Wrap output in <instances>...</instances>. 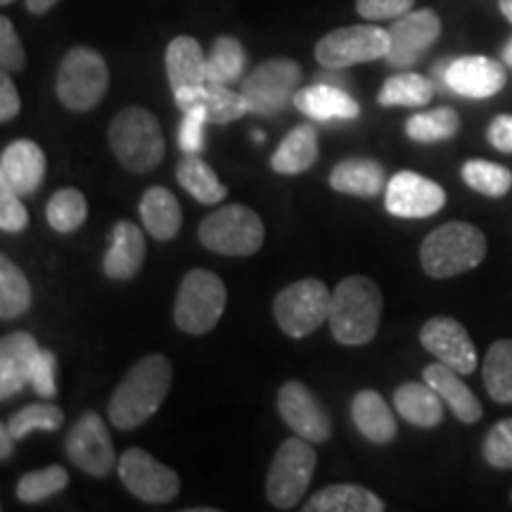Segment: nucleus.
<instances>
[{
  "instance_id": "1",
  "label": "nucleus",
  "mask_w": 512,
  "mask_h": 512,
  "mask_svg": "<svg viewBox=\"0 0 512 512\" xmlns=\"http://www.w3.org/2000/svg\"><path fill=\"white\" fill-rule=\"evenodd\" d=\"M174 380V366L162 354H150L128 370L119 387L114 389L110 408V422L119 430H136L155 415L166 399Z\"/></svg>"
},
{
  "instance_id": "2",
  "label": "nucleus",
  "mask_w": 512,
  "mask_h": 512,
  "mask_svg": "<svg viewBox=\"0 0 512 512\" xmlns=\"http://www.w3.org/2000/svg\"><path fill=\"white\" fill-rule=\"evenodd\" d=\"M382 318V292L366 275L344 278L332 292L330 330L344 347L373 342Z\"/></svg>"
},
{
  "instance_id": "3",
  "label": "nucleus",
  "mask_w": 512,
  "mask_h": 512,
  "mask_svg": "<svg viewBox=\"0 0 512 512\" xmlns=\"http://www.w3.org/2000/svg\"><path fill=\"white\" fill-rule=\"evenodd\" d=\"M486 238L477 226L451 221L432 230L420 247V264L430 278L444 280L472 271L484 261Z\"/></svg>"
},
{
  "instance_id": "4",
  "label": "nucleus",
  "mask_w": 512,
  "mask_h": 512,
  "mask_svg": "<svg viewBox=\"0 0 512 512\" xmlns=\"http://www.w3.org/2000/svg\"><path fill=\"white\" fill-rule=\"evenodd\" d=\"M110 147L131 174H150L164 159L162 126L143 107H126L112 119Z\"/></svg>"
},
{
  "instance_id": "5",
  "label": "nucleus",
  "mask_w": 512,
  "mask_h": 512,
  "mask_svg": "<svg viewBox=\"0 0 512 512\" xmlns=\"http://www.w3.org/2000/svg\"><path fill=\"white\" fill-rule=\"evenodd\" d=\"M107 88H110V69L98 50L76 46L62 57L55 91L67 110H93L105 98Z\"/></svg>"
},
{
  "instance_id": "6",
  "label": "nucleus",
  "mask_w": 512,
  "mask_h": 512,
  "mask_svg": "<svg viewBox=\"0 0 512 512\" xmlns=\"http://www.w3.org/2000/svg\"><path fill=\"white\" fill-rule=\"evenodd\" d=\"M226 302L228 292L219 275L207 268H195V271L185 273L174 304L178 330L188 332V335H207L219 325Z\"/></svg>"
},
{
  "instance_id": "7",
  "label": "nucleus",
  "mask_w": 512,
  "mask_h": 512,
  "mask_svg": "<svg viewBox=\"0 0 512 512\" xmlns=\"http://www.w3.org/2000/svg\"><path fill=\"white\" fill-rule=\"evenodd\" d=\"M200 242L209 252L223 256H252L266 238L264 221L245 204H228L200 223Z\"/></svg>"
},
{
  "instance_id": "8",
  "label": "nucleus",
  "mask_w": 512,
  "mask_h": 512,
  "mask_svg": "<svg viewBox=\"0 0 512 512\" xmlns=\"http://www.w3.org/2000/svg\"><path fill=\"white\" fill-rule=\"evenodd\" d=\"M316 472V451L302 437L285 439L275 451L266 479V496L273 508L292 510L302 501Z\"/></svg>"
},
{
  "instance_id": "9",
  "label": "nucleus",
  "mask_w": 512,
  "mask_h": 512,
  "mask_svg": "<svg viewBox=\"0 0 512 512\" xmlns=\"http://www.w3.org/2000/svg\"><path fill=\"white\" fill-rule=\"evenodd\" d=\"M332 292L323 280L304 278L280 290L273 302V313L287 337L302 339L318 330L330 318Z\"/></svg>"
},
{
  "instance_id": "10",
  "label": "nucleus",
  "mask_w": 512,
  "mask_h": 512,
  "mask_svg": "<svg viewBox=\"0 0 512 512\" xmlns=\"http://www.w3.org/2000/svg\"><path fill=\"white\" fill-rule=\"evenodd\" d=\"M392 48L387 29L375 24L342 27L323 36L316 46V60L328 69H347L354 64L384 60Z\"/></svg>"
},
{
  "instance_id": "11",
  "label": "nucleus",
  "mask_w": 512,
  "mask_h": 512,
  "mask_svg": "<svg viewBox=\"0 0 512 512\" xmlns=\"http://www.w3.org/2000/svg\"><path fill=\"white\" fill-rule=\"evenodd\" d=\"M299 81H302V67L294 60H266L242 81L240 93L245 95L249 112L259 117H273L283 112L294 100Z\"/></svg>"
},
{
  "instance_id": "12",
  "label": "nucleus",
  "mask_w": 512,
  "mask_h": 512,
  "mask_svg": "<svg viewBox=\"0 0 512 512\" xmlns=\"http://www.w3.org/2000/svg\"><path fill=\"white\" fill-rule=\"evenodd\" d=\"M117 472L121 484L145 503H169L181 491V477L143 448H128L119 458Z\"/></svg>"
},
{
  "instance_id": "13",
  "label": "nucleus",
  "mask_w": 512,
  "mask_h": 512,
  "mask_svg": "<svg viewBox=\"0 0 512 512\" xmlns=\"http://www.w3.org/2000/svg\"><path fill=\"white\" fill-rule=\"evenodd\" d=\"M64 451L79 470L91 477H107L119 463L105 420L98 413H83L64 441Z\"/></svg>"
},
{
  "instance_id": "14",
  "label": "nucleus",
  "mask_w": 512,
  "mask_h": 512,
  "mask_svg": "<svg viewBox=\"0 0 512 512\" xmlns=\"http://www.w3.org/2000/svg\"><path fill=\"white\" fill-rule=\"evenodd\" d=\"M444 204V188L415 171H399L384 188V209L396 219H427L439 214Z\"/></svg>"
},
{
  "instance_id": "15",
  "label": "nucleus",
  "mask_w": 512,
  "mask_h": 512,
  "mask_svg": "<svg viewBox=\"0 0 512 512\" xmlns=\"http://www.w3.org/2000/svg\"><path fill=\"white\" fill-rule=\"evenodd\" d=\"M441 36V19L434 10H411L408 15L394 19L389 38L392 48L384 60L394 69H408L425 57Z\"/></svg>"
},
{
  "instance_id": "16",
  "label": "nucleus",
  "mask_w": 512,
  "mask_h": 512,
  "mask_svg": "<svg viewBox=\"0 0 512 512\" xmlns=\"http://www.w3.org/2000/svg\"><path fill=\"white\" fill-rule=\"evenodd\" d=\"M278 413L297 437L311 441V444H323L330 439V415L306 384L290 380L280 387Z\"/></svg>"
},
{
  "instance_id": "17",
  "label": "nucleus",
  "mask_w": 512,
  "mask_h": 512,
  "mask_svg": "<svg viewBox=\"0 0 512 512\" xmlns=\"http://www.w3.org/2000/svg\"><path fill=\"white\" fill-rule=\"evenodd\" d=\"M420 342L439 363L453 368L460 375H472L477 370V349L470 332L456 318H430L420 330Z\"/></svg>"
},
{
  "instance_id": "18",
  "label": "nucleus",
  "mask_w": 512,
  "mask_h": 512,
  "mask_svg": "<svg viewBox=\"0 0 512 512\" xmlns=\"http://www.w3.org/2000/svg\"><path fill=\"white\" fill-rule=\"evenodd\" d=\"M439 74L448 91L472 100L494 98L508 81L503 64L484 55H467L448 64H439Z\"/></svg>"
},
{
  "instance_id": "19",
  "label": "nucleus",
  "mask_w": 512,
  "mask_h": 512,
  "mask_svg": "<svg viewBox=\"0 0 512 512\" xmlns=\"http://www.w3.org/2000/svg\"><path fill=\"white\" fill-rule=\"evenodd\" d=\"M46 178V155L34 140H15L0 157V183L10 185L19 197L34 195Z\"/></svg>"
},
{
  "instance_id": "20",
  "label": "nucleus",
  "mask_w": 512,
  "mask_h": 512,
  "mask_svg": "<svg viewBox=\"0 0 512 512\" xmlns=\"http://www.w3.org/2000/svg\"><path fill=\"white\" fill-rule=\"evenodd\" d=\"M41 347L29 332H10L0 342V396L10 399L31 384Z\"/></svg>"
},
{
  "instance_id": "21",
  "label": "nucleus",
  "mask_w": 512,
  "mask_h": 512,
  "mask_svg": "<svg viewBox=\"0 0 512 512\" xmlns=\"http://www.w3.org/2000/svg\"><path fill=\"white\" fill-rule=\"evenodd\" d=\"M145 238L143 230L131 221L114 223L110 233V247L102 259V271L112 280H131L138 275L145 261Z\"/></svg>"
},
{
  "instance_id": "22",
  "label": "nucleus",
  "mask_w": 512,
  "mask_h": 512,
  "mask_svg": "<svg viewBox=\"0 0 512 512\" xmlns=\"http://www.w3.org/2000/svg\"><path fill=\"white\" fill-rule=\"evenodd\" d=\"M294 107L318 124H332V121H351L361 114L358 102L344 93L342 88L316 83V86L302 88L294 93Z\"/></svg>"
},
{
  "instance_id": "23",
  "label": "nucleus",
  "mask_w": 512,
  "mask_h": 512,
  "mask_svg": "<svg viewBox=\"0 0 512 512\" xmlns=\"http://www.w3.org/2000/svg\"><path fill=\"white\" fill-rule=\"evenodd\" d=\"M422 377H425V382L430 384V387L437 389L441 401L446 403L448 411L456 415L460 422L472 425V422L482 418V403H479L477 396L472 394V389L467 387L463 377H460L456 370L437 361L422 370Z\"/></svg>"
},
{
  "instance_id": "24",
  "label": "nucleus",
  "mask_w": 512,
  "mask_h": 512,
  "mask_svg": "<svg viewBox=\"0 0 512 512\" xmlns=\"http://www.w3.org/2000/svg\"><path fill=\"white\" fill-rule=\"evenodd\" d=\"M164 62L174 93L183 91V88H200L207 83V57L192 36L174 38L166 48Z\"/></svg>"
},
{
  "instance_id": "25",
  "label": "nucleus",
  "mask_w": 512,
  "mask_h": 512,
  "mask_svg": "<svg viewBox=\"0 0 512 512\" xmlns=\"http://www.w3.org/2000/svg\"><path fill=\"white\" fill-rule=\"evenodd\" d=\"M387 171L377 159L354 157L339 162L330 174V188L342 195L375 197L387 188Z\"/></svg>"
},
{
  "instance_id": "26",
  "label": "nucleus",
  "mask_w": 512,
  "mask_h": 512,
  "mask_svg": "<svg viewBox=\"0 0 512 512\" xmlns=\"http://www.w3.org/2000/svg\"><path fill=\"white\" fill-rule=\"evenodd\" d=\"M394 408L406 422L430 430L444 420L446 403L427 382H406L394 392Z\"/></svg>"
},
{
  "instance_id": "27",
  "label": "nucleus",
  "mask_w": 512,
  "mask_h": 512,
  "mask_svg": "<svg viewBox=\"0 0 512 512\" xmlns=\"http://www.w3.org/2000/svg\"><path fill=\"white\" fill-rule=\"evenodd\" d=\"M351 418H354L358 432L373 444H389L396 437V430H399L392 408L375 389H363L354 396Z\"/></svg>"
},
{
  "instance_id": "28",
  "label": "nucleus",
  "mask_w": 512,
  "mask_h": 512,
  "mask_svg": "<svg viewBox=\"0 0 512 512\" xmlns=\"http://www.w3.org/2000/svg\"><path fill=\"white\" fill-rule=\"evenodd\" d=\"M140 219H143V226L152 238L159 242H169L181 230V204H178L174 192L162 188V185H155L140 200Z\"/></svg>"
},
{
  "instance_id": "29",
  "label": "nucleus",
  "mask_w": 512,
  "mask_h": 512,
  "mask_svg": "<svg viewBox=\"0 0 512 512\" xmlns=\"http://www.w3.org/2000/svg\"><path fill=\"white\" fill-rule=\"evenodd\" d=\"M318 159V133L313 124L292 128L278 145L271 157V169L275 174L297 176L309 171Z\"/></svg>"
},
{
  "instance_id": "30",
  "label": "nucleus",
  "mask_w": 512,
  "mask_h": 512,
  "mask_svg": "<svg viewBox=\"0 0 512 512\" xmlns=\"http://www.w3.org/2000/svg\"><path fill=\"white\" fill-rule=\"evenodd\" d=\"M306 512H382L384 503L380 496L361 484H332L318 491L309 503Z\"/></svg>"
},
{
  "instance_id": "31",
  "label": "nucleus",
  "mask_w": 512,
  "mask_h": 512,
  "mask_svg": "<svg viewBox=\"0 0 512 512\" xmlns=\"http://www.w3.org/2000/svg\"><path fill=\"white\" fill-rule=\"evenodd\" d=\"M176 178L181 188L200 204H219L228 195L226 185L207 162H202L200 155H185L176 169Z\"/></svg>"
},
{
  "instance_id": "32",
  "label": "nucleus",
  "mask_w": 512,
  "mask_h": 512,
  "mask_svg": "<svg viewBox=\"0 0 512 512\" xmlns=\"http://www.w3.org/2000/svg\"><path fill=\"white\" fill-rule=\"evenodd\" d=\"M247 67V53L242 43L233 36H219L207 57V83L230 86L242 79Z\"/></svg>"
},
{
  "instance_id": "33",
  "label": "nucleus",
  "mask_w": 512,
  "mask_h": 512,
  "mask_svg": "<svg viewBox=\"0 0 512 512\" xmlns=\"http://www.w3.org/2000/svg\"><path fill=\"white\" fill-rule=\"evenodd\" d=\"M434 83L415 72L396 74L384 81L377 102L382 107H422L432 100Z\"/></svg>"
},
{
  "instance_id": "34",
  "label": "nucleus",
  "mask_w": 512,
  "mask_h": 512,
  "mask_svg": "<svg viewBox=\"0 0 512 512\" xmlns=\"http://www.w3.org/2000/svg\"><path fill=\"white\" fill-rule=\"evenodd\" d=\"M484 387L498 403H512V339H498L484 358Z\"/></svg>"
},
{
  "instance_id": "35",
  "label": "nucleus",
  "mask_w": 512,
  "mask_h": 512,
  "mask_svg": "<svg viewBox=\"0 0 512 512\" xmlns=\"http://www.w3.org/2000/svg\"><path fill=\"white\" fill-rule=\"evenodd\" d=\"M31 306V285L27 275L12 264L8 256H0V318L10 320L27 313Z\"/></svg>"
},
{
  "instance_id": "36",
  "label": "nucleus",
  "mask_w": 512,
  "mask_h": 512,
  "mask_svg": "<svg viewBox=\"0 0 512 512\" xmlns=\"http://www.w3.org/2000/svg\"><path fill=\"white\" fill-rule=\"evenodd\" d=\"M460 131V117L451 107H437L432 112L415 114L406 121V136L415 143H441Z\"/></svg>"
},
{
  "instance_id": "37",
  "label": "nucleus",
  "mask_w": 512,
  "mask_h": 512,
  "mask_svg": "<svg viewBox=\"0 0 512 512\" xmlns=\"http://www.w3.org/2000/svg\"><path fill=\"white\" fill-rule=\"evenodd\" d=\"M46 219L50 228L57 233H74L79 230L88 219V204L86 197L76 188H62L57 190L48 200Z\"/></svg>"
},
{
  "instance_id": "38",
  "label": "nucleus",
  "mask_w": 512,
  "mask_h": 512,
  "mask_svg": "<svg viewBox=\"0 0 512 512\" xmlns=\"http://www.w3.org/2000/svg\"><path fill=\"white\" fill-rule=\"evenodd\" d=\"M463 181L486 197H505L512 188V171L503 164L489 162V159H470L463 164Z\"/></svg>"
},
{
  "instance_id": "39",
  "label": "nucleus",
  "mask_w": 512,
  "mask_h": 512,
  "mask_svg": "<svg viewBox=\"0 0 512 512\" xmlns=\"http://www.w3.org/2000/svg\"><path fill=\"white\" fill-rule=\"evenodd\" d=\"M200 105L207 112L209 124H230V121L242 119L249 112L245 95L230 91L228 86H219V83H207L202 88Z\"/></svg>"
},
{
  "instance_id": "40",
  "label": "nucleus",
  "mask_w": 512,
  "mask_h": 512,
  "mask_svg": "<svg viewBox=\"0 0 512 512\" xmlns=\"http://www.w3.org/2000/svg\"><path fill=\"white\" fill-rule=\"evenodd\" d=\"M62 422L64 413L60 406H55V403H31V406H24L22 411L12 415L10 422H5V425H8L12 437L24 439L36 430L57 432L62 427Z\"/></svg>"
},
{
  "instance_id": "41",
  "label": "nucleus",
  "mask_w": 512,
  "mask_h": 512,
  "mask_svg": "<svg viewBox=\"0 0 512 512\" xmlns=\"http://www.w3.org/2000/svg\"><path fill=\"white\" fill-rule=\"evenodd\" d=\"M69 475L60 465H48L46 470L27 472L17 484V498L22 503H41L46 498L67 489Z\"/></svg>"
},
{
  "instance_id": "42",
  "label": "nucleus",
  "mask_w": 512,
  "mask_h": 512,
  "mask_svg": "<svg viewBox=\"0 0 512 512\" xmlns=\"http://www.w3.org/2000/svg\"><path fill=\"white\" fill-rule=\"evenodd\" d=\"M484 460L496 470H512V418L491 427L484 439Z\"/></svg>"
},
{
  "instance_id": "43",
  "label": "nucleus",
  "mask_w": 512,
  "mask_h": 512,
  "mask_svg": "<svg viewBox=\"0 0 512 512\" xmlns=\"http://www.w3.org/2000/svg\"><path fill=\"white\" fill-rule=\"evenodd\" d=\"M207 124V112L202 105L183 112V124L178 128V147L183 155H200L204 150V126Z\"/></svg>"
},
{
  "instance_id": "44",
  "label": "nucleus",
  "mask_w": 512,
  "mask_h": 512,
  "mask_svg": "<svg viewBox=\"0 0 512 512\" xmlns=\"http://www.w3.org/2000/svg\"><path fill=\"white\" fill-rule=\"evenodd\" d=\"M24 60H27V55H24V46L19 41L15 24L8 17H3L0 19V67L8 74L22 72Z\"/></svg>"
},
{
  "instance_id": "45",
  "label": "nucleus",
  "mask_w": 512,
  "mask_h": 512,
  "mask_svg": "<svg viewBox=\"0 0 512 512\" xmlns=\"http://www.w3.org/2000/svg\"><path fill=\"white\" fill-rule=\"evenodd\" d=\"M29 223V214L22 200L10 185L0 183V228L5 233H22Z\"/></svg>"
},
{
  "instance_id": "46",
  "label": "nucleus",
  "mask_w": 512,
  "mask_h": 512,
  "mask_svg": "<svg viewBox=\"0 0 512 512\" xmlns=\"http://www.w3.org/2000/svg\"><path fill=\"white\" fill-rule=\"evenodd\" d=\"M415 0H356V12L368 22L399 19L413 10Z\"/></svg>"
},
{
  "instance_id": "47",
  "label": "nucleus",
  "mask_w": 512,
  "mask_h": 512,
  "mask_svg": "<svg viewBox=\"0 0 512 512\" xmlns=\"http://www.w3.org/2000/svg\"><path fill=\"white\" fill-rule=\"evenodd\" d=\"M55 375H57L55 354L48 349H41V354L36 358L34 373H31V387H34V392L38 396H43V399H53L57 394Z\"/></svg>"
},
{
  "instance_id": "48",
  "label": "nucleus",
  "mask_w": 512,
  "mask_h": 512,
  "mask_svg": "<svg viewBox=\"0 0 512 512\" xmlns=\"http://www.w3.org/2000/svg\"><path fill=\"white\" fill-rule=\"evenodd\" d=\"M19 110H22V100H19L15 83H12L8 72H3L0 76V121L15 119Z\"/></svg>"
},
{
  "instance_id": "49",
  "label": "nucleus",
  "mask_w": 512,
  "mask_h": 512,
  "mask_svg": "<svg viewBox=\"0 0 512 512\" xmlns=\"http://www.w3.org/2000/svg\"><path fill=\"white\" fill-rule=\"evenodd\" d=\"M486 136L498 152H512V114H501L491 121Z\"/></svg>"
},
{
  "instance_id": "50",
  "label": "nucleus",
  "mask_w": 512,
  "mask_h": 512,
  "mask_svg": "<svg viewBox=\"0 0 512 512\" xmlns=\"http://www.w3.org/2000/svg\"><path fill=\"white\" fill-rule=\"evenodd\" d=\"M12 441H15V437L10 434L8 425L0 427V444H3V446H0V458H3V460H8L12 456Z\"/></svg>"
},
{
  "instance_id": "51",
  "label": "nucleus",
  "mask_w": 512,
  "mask_h": 512,
  "mask_svg": "<svg viewBox=\"0 0 512 512\" xmlns=\"http://www.w3.org/2000/svg\"><path fill=\"white\" fill-rule=\"evenodd\" d=\"M57 0H27V10L31 15H46L48 10H53Z\"/></svg>"
},
{
  "instance_id": "52",
  "label": "nucleus",
  "mask_w": 512,
  "mask_h": 512,
  "mask_svg": "<svg viewBox=\"0 0 512 512\" xmlns=\"http://www.w3.org/2000/svg\"><path fill=\"white\" fill-rule=\"evenodd\" d=\"M501 12H503V17L512 24V0H501Z\"/></svg>"
},
{
  "instance_id": "53",
  "label": "nucleus",
  "mask_w": 512,
  "mask_h": 512,
  "mask_svg": "<svg viewBox=\"0 0 512 512\" xmlns=\"http://www.w3.org/2000/svg\"><path fill=\"white\" fill-rule=\"evenodd\" d=\"M503 62L510 64V67H512V38L508 43H505V48H503Z\"/></svg>"
},
{
  "instance_id": "54",
  "label": "nucleus",
  "mask_w": 512,
  "mask_h": 512,
  "mask_svg": "<svg viewBox=\"0 0 512 512\" xmlns=\"http://www.w3.org/2000/svg\"><path fill=\"white\" fill-rule=\"evenodd\" d=\"M254 140H259V143H261V140H264L266 136H264V133H254V136H252Z\"/></svg>"
},
{
  "instance_id": "55",
  "label": "nucleus",
  "mask_w": 512,
  "mask_h": 512,
  "mask_svg": "<svg viewBox=\"0 0 512 512\" xmlns=\"http://www.w3.org/2000/svg\"><path fill=\"white\" fill-rule=\"evenodd\" d=\"M0 3H3V5H10V3H15V0H0Z\"/></svg>"
}]
</instances>
